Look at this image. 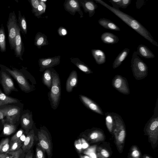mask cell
Wrapping results in <instances>:
<instances>
[{
  "label": "cell",
  "mask_w": 158,
  "mask_h": 158,
  "mask_svg": "<svg viewBox=\"0 0 158 158\" xmlns=\"http://www.w3.org/2000/svg\"><path fill=\"white\" fill-rule=\"evenodd\" d=\"M34 150L32 148L26 153L24 158H34Z\"/></svg>",
  "instance_id": "48"
},
{
  "label": "cell",
  "mask_w": 158,
  "mask_h": 158,
  "mask_svg": "<svg viewBox=\"0 0 158 158\" xmlns=\"http://www.w3.org/2000/svg\"><path fill=\"white\" fill-rule=\"evenodd\" d=\"M45 152L38 145L36 144L35 158H45Z\"/></svg>",
  "instance_id": "38"
},
{
  "label": "cell",
  "mask_w": 158,
  "mask_h": 158,
  "mask_svg": "<svg viewBox=\"0 0 158 158\" xmlns=\"http://www.w3.org/2000/svg\"><path fill=\"white\" fill-rule=\"evenodd\" d=\"M38 143L36 132L33 129L30 131L27 135L24 141L21 148L23 152L26 153L29 150L33 148L34 146Z\"/></svg>",
  "instance_id": "13"
},
{
  "label": "cell",
  "mask_w": 158,
  "mask_h": 158,
  "mask_svg": "<svg viewBox=\"0 0 158 158\" xmlns=\"http://www.w3.org/2000/svg\"><path fill=\"white\" fill-rule=\"evenodd\" d=\"M49 44L47 37L45 35L40 32H38L37 33L35 38L34 45L38 48L40 49L42 46L47 45Z\"/></svg>",
  "instance_id": "23"
},
{
  "label": "cell",
  "mask_w": 158,
  "mask_h": 158,
  "mask_svg": "<svg viewBox=\"0 0 158 158\" xmlns=\"http://www.w3.org/2000/svg\"><path fill=\"white\" fill-rule=\"evenodd\" d=\"M38 143L46 153L48 158H52L53 155V144L50 133L46 128L41 127L37 131Z\"/></svg>",
  "instance_id": "4"
},
{
  "label": "cell",
  "mask_w": 158,
  "mask_h": 158,
  "mask_svg": "<svg viewBox=\"0 0 158 158\" xmlns=\"http://www.w3.org/2000/svg\"><path fill=\"white\" fill-rule=\"evenodd\" d=\"M23 152V151L21 148L17 151L10 152L7 153L10 155V158H20Z\"/></svg>",
  "instance_id": "39"
},
{
  "label": "cell",
  "mask_w": 158,
  "mask_h": 158,
  "mask_svg": "<svg viewBox=\"0 0 158 158\" xmlns=\"http://www.w3.org/2000/svg\"><path fill=\"white\" fill-rule=\"evenodd\" d=\"M81 140L82 141L83 149H85L88 148L89 146V145L85 139L83 138H81Z\"/></svg>",
  "instance_id": "49"
},
{
  "label": "cell",
  "mask_w": 158,
  "mask_h": 158,
  "mask_svg": "<svg viewBox=\"0 0 158 158\" xmlns=\"http://www.w3.org/2000/svg\"><path fill=\"white\" fill-rule=\"evenodd\" d=\"M0 158H10L8 153H0Z\"/></svg>",
  "instance_id": "50"
},
{
  "label": "cell",
  "mask_w": 158,
  "mask_h": 158,
  "mask_svg": "<svg viewBox=\"0 0 158 158\" xmlns=\"http://www.w3.org/2000/svg\"><path fill=\"white\" fill-rule=\"evenodd\" d=\"M3 125V133L6 135H10L14 133L16 130V126L15 124H11L2 120Z\"/></svg>",
  "instance_id": "32"
},
{
  "label": "cell",
  "mask_w": 158,
  "mask_h": 158,
  "mask_svg": "<svg viewBox=\"0 0 158 158\" xmlns=\"http://www.w3.org/2000/svg\"><path fill=\"white\" fill-rule=\"evenodd\" d=\"M91 51L92 55L98 64H102L105 63L106 56L104 51L99 49H92Z\"/></svg>",
  "instance_id": "24"
},
{
  "label": "cell",
  "mask_w": 158,
  "mask_h": 158,
  "mask_svg": "<svg viewBox=\"0 0 158 158\" xmlns=\"http://www.w3.org/2000/svg\"><path fill=\"white\" fill-rule=\"evenodd\" d=\"M138 55L146 59H152L155 56L152 51L146 46L139 44L137 48L136 51Z\"/></svg>",
  "instance_id": "21"
},
{
  "label": "cell",
  "mask_w": 158,
  "mask_h": 158,
  "mask_svg": "<svg viewBox=\"0 0 158 158\" xmlns=\"http://www.w3.org/2000/svg\"><path fill=\"white\" fill-rule=\"evenodd\" d=\"M157 99L153 114L145 127V131L151 142L155 144L158 139V106Z\"/></svg>",
  "instance_id": "7"
},
{
  "label": "cell",
  "mask_w": 158,
  "mask_h": 158,
  "mask_svg": "<svg viewBox=\"0 0 158 158\" xmlns=\"http://www.w3.org/2000/svg\"><path fill=\"white\" fill-rule=\"evenodd\" d=\"M34 158H35V156H34Z\"/></svg>",
  "instance_id": "56"
},
{
  "label": "cell",
  "mask_w": 158,
  "mask_h": 158,
  "mask_svg": "<svg viewBox=\"0 0 158 158\" xmlns=\"http://www.w3.org/2000/svg\"><path fill=\"white\" fill-rule=\"evenodd\" d=\"M110 10L120 18L126 24L132 28L140 35L148 40L152 44L158 47V44L154 39L150 33L141 24L131 16L116 10L102 0H94Z\"/></svg>",
  "instance_id": "1"
},
{
  "label": "cell",
  "mask_w": 158,
  "mask_h": 158,
  "mask_svg": "<svg viewBox=\"0 0 158 158\" xmlns=\"http://www.w3.org/2000/svg\"><path fill=\"white\" fill-rule=\"evenodd\" d=\"M23 131L20 129L10 139V142L19 140L21 135L23 134Z\"/></svg>",
  "instance_id": "43"
},
{
  "label": "cell",
  "mask_w": 158,
  "mask_h": 158,
  "mask_svg": "<svg viewBox=\"0 0 158 158\" xmlns=\"http://www.w3.org/2000/svg\"><path fill=\"white\" fill-rule=\"evenodd\" d=\"M18 22L20 31L23 35H27V26L26 20L24 15H22L20 10L18 11Z\"/></svg>",
  "instance_id": "29"
},
{
  "label": "cell",
  "mask_w": 158,
  "mask_h": 158,
  "mask_svg": "<svg viewBox=\"0 0 158 158\" xmlns=\"http://www.w3.org/2000/svg\"><path fill=\"white\" fill-rule=\"evenodd\" d=\"M130 51L129 48H126L118 54L113 63L112 67L114 69H116L122 64V62L128 55Z\"/></svg>",
  "instance_id": "27"
},
{
  "label": "cell",
  "mask_w": 158,
  "mask_h": 158,
  "mask_svg": "<svg viewBox=\"0 0 158 158\" xmlns=\"http://www.w3.org/2000/svg\"><path fill=\"white\" fill-rule=\"evenodd\" d=\"M131 64L133 75L136 80H142L148 76V67L138 56L136 51H134L132 54Z\"/></svg>",
  "instance_id": "3"
},
{
  "label": "cell",
  "mask_w": 158,
  "mask_h": 158,
  "mask_svg": "<svg viewBox=\"0 0 158 158\" xmlns=\"http://www.w3.org/2000/svg\"><path fill=\"white\" fill-rule=\"evenodd\" d=\"M97 150V155L98 158H108L110 156L109 152L105 149L99 147Z\"/></svg>",
  "instance_id": "37"
},
{
  "label": "cell",
  "mask_w": 158,
  "mask_h": 158,
  "mask_svg": "<svg viewBox=\"0 0 158 158\" xmlns=\"http://www.w3.org/2000/svg\"><path fill=\"white\" fill-rule=\"evenodd\" d=\"M80 136L82 137L83 138L91 143L102 141L105 139L102 132L98 129L91 130L88 133L84 132L81 133Z\"/></svg>",
  "instance_id": "14"
},
{
  "label": "cell",
  "mask_w": 158,
  "mask_h": 158,
  "mask_svg": "<svg viewBox=\"0 0 158 158\" xmlns=\"http://www.w3.org/2000/svg\"><path fill=\"white\" fill-rule=\"evenodd\" d=\"M74 145L77 152L79 154H80L83 150L81 139L79 138L75 140Z\"/></svg>",
  "instance_id": "41"
},
{
  "label": "cell",
  "mask_w": 158,
  "mask_h": 158,
  "mask_svg": "<svg viewBox=\"0 0 158 158\" xmlns=\"http://www.w3.org/2000/svg\"><path fill=\"white\" fill-rule=\"evenodd\" d=\"M80 6L82 7L85 13H88L89 17H91L94 14L95 10L97 8V5L94 0H78Z\"/></svg>",
  "instance_id": "18"
},
{
  "label": "cell",
  "mask_w": 158,
  "mask_h": 158,
  "mask_svg": "<svg viewBox=\"0 0 158 158\" xmlns=\"http://www.w3.org/2000/svg\"><path fill=\"white\" fill-rule=\"evenodd\" d=\"M52 84L50 94L52 107L56 109L58 106L61 95V85L58 74L55 70L51 68Z\"/></svg>",
  "instance_id": "6"
},
{
  "label": "cell",
  "mask_w": 158,
  "mask_h": 158,
  "mask_svg": "<svg viewBox=\"0 0 158 158\" xmlns=\"http://www.w3.org/2000/svg\"><path fill=\"white\" fill-rule=\"evenodd\" d=\"M6 50V35L4 27L2 24L0 28V51L3 52Z\"/></svg>",
  "instance_id": "31"
},
{
  "label": "cell",
  "mask_w": 158,
  "mask_h": 158,
  "mask_svg": "<svg viewBox=\"0 0 158 158\" xmlns=\"http://www.w3.org/2000/svg\"><path fill=\"white\" fill-rule=\"evenodd\" d=\"M70 60L72 63L85 73L88 74L93 73V71L89 67L78 58L71 57Z\"/></svg>",
  "instance_id": "25"
},
{
  "label": "cell",
  "mask_w": 158,
  "mask_h": 158,
  "mask_svg": "<svg viewBox=\"0 0 158 158\" xmlns=\"http://www.w3.org/2000/svg\"><path fill=\"white\" fill-rule=\"evenodd\" d=\"M22 127L25 130V133L27 135L32 128L33 122L32 115L27 112L22 115L20 118Z\"/></svg>",
  "instance_id": "19"
},
{
  "label": "cell",
  "mask_w": 158,
  "mask_h": 158,
  "mask_svg": "<svg viewBox=\"0 0 158 158\" xmlns=\"http://www.w3.org/2000/svg\"><path fill=\"white\" fill-rule=\"evenodd\" d=\"M42 2H45L47 1V0H40Z\"/></svg>",
  "instance_id": "55"
},
{
  "label": "cell",
  "mask_w": 158,
  "mask_h": 158,
  "mask_svg": "<svg viewBox=\"0 0 158 158\" xmlns=\"http://www.w3.org/2000/svg\"><path fill=\"white\" fill-rule=\"evenodd\" d=\"M78 82L77 71L73 70L71 72L66 84V89L68 92H71L73 89L77 85Z\"/></svg>",
  "instance_id": "20"
},
{
  "label": "cell",
  "mask_w": 158,
  "mask_h": 158,
  "mask_svg": "<svg viewBox=\"0 0 158 158\" xmlns=\"http://www.w3.org/2000/svg\"><path fill=\"white\" fill-rule=\"evenodd\" d=\"M112 114L114 120L113 131L115 138L116 145L118 150L121 152L126 137L125 126L120 115L114 112H112Z\"/></svg>",
  "instance_id": "2"
},
{
  "label": "cell",
  "mask_w": 158,
  "mask_h": 158,
  "mask_svg": "<svg viewBox=\"0 0 158 158\" xmlns=\"http://www.w3.org/2000/svg\"><path fill=\"white\" fill-rule=\"evenodd\" d=\"M105 121L107 128L110 132L113 131L114 120L112 112H106L105 113Z\"/></svg>",
  "instance_id": "33"
},
{
  "label": "cell",
  "mask_w": 158,
  "mask_h": 158,
  "mask_svg": "<svg viewBox=\"0 0 158 158\" xmlns=\"http://www.w3.org/2000/svg\"><path fill=\"white\" fill-rule=\"evenodd\" d=\"M4 117V116L3 114L1 111H0V119H2Z\"/></svg>",
  "instance_id": "52"
},
{
  "label": "cell",
  "mask_w": 158,
  "mask_h": 158,
  "mask_svg": "<svg viewBox=\"0 0 158 158\" xmlns=\"http://www.w3.org/2000/svg\"><path fill=\"white\" fill-rule=\"evenodd\" d=\"M9 138L2 139L0 142V153H7L10 147Z\"/></svg>",
  "instance_id": "34"
},
{
  "label": "cell",
  "mask_w": 158,
  "mask_h": 158,
  "mask_svg": "<svg viewBox=\"0 0 158 158\" xmlns=\"http://www.w3.org/2000/svg\"><path fill=\"white\" fill-rule=\"evenodd\" d=\"M45 11L44 10L42 5L39 4L37 10L34 14V15L35 17L39 19L40 18L41 15L45 13Z\"/></svg>",
  "instance_id": "44"
},
{
  "label": "cell",
  "mask_w": 158,
  "mask_h": 158,
  "mask_svg": "<svg viewBox=\"0 0 158 158\" xmlns=\"http://www.w3.org/2000/svg\"><path fill=\"white\" fill-rule=\"evenodd\" d=\"M25 154H26V153H24L23 152V153H22V154L20 158H24Z\"/></svg>",
  "instance_id": "53"
},
{
  "label": "cell",
  "mask_w": 158,
  "mask_h": 158,
  "mask_svg": "<svg viewBox=\"0 0 158 158\" xmlns=\"http://www.w3.org/2000/svg\"><path fill=\"white\" fill-rule=\"evenodd\" d=\"M23 143L22 142L20 139L18 140L10 142L9 152L15 151L18 150L21 148Z\"/></svg>",
  "instance_id": "36"
},
{
  "label": "cell",
  "mask_w": 158,
  "mask_h": 158,
  "mask_svg": "<svg viewBox=\"0 0 158 158\" xmlns=\"http://www.w3.org/2000/svg\"><path fill=\"white\" fill-rule=\"evenodd\" d=\"M28 1L31 7L32 13L34 14L36 12L39 5V0H30Z\"/></svg>",
  "instance_id": "42"
},
{
  "label": "cell",
  "mask_w": 158,
  "mask_h": 158,
  "mask_svg": "<svg viewBox=\"0 0 158 158\" xmlns=\"http://www.w3.org/2000/svg\"><path fill=\"white\" fill-rule=\"evenodd\" d=\"M0 67L1 69L8 73L16 80L22 91L28 93L33 90V88L25 75L20 70L14 68H12L11 69L0 64Z\"/></svg>",
  "instance_id": "5"
},
{
  "label": "cell",
  "mask_w": 158,
  "mask_h": 158,
  "mask_svg": "<svg viewBox=\"0 0 158 158\" xmlns=\"http://www.w3.org/2000/svg\"><path fill=\"white\" fill-rule=\"evenodd\" d=\"M131 0H121L120 3V8L125 9L131 3Z\"/></svg>",
  "instance_id": "45"
},
{
  "label": "cell",
  "mask_w": 158,
  "mask_h": 158,
  "mask_svg": "<svg viewBox=\"0 0 158 158\" xmlns=\"http://www.w3.org/2000/svg\"><path fill=\"white\" fill-rule=\"evenodd\" d=\"M60 56H58L52 57L40 58L38 60L40 71L43 72L47 69L52 68L59 65L60 62Z\"/></svg>",
  "instance_id": "12"
},
{
  "label": "cell",
  "mask_w": 158,
  "mask_h": 158,
  "mask_svg": "<svg viewBox=\"0 0 158 158\" xmlns=\"http://www.w3.org/2000/svg\"><path fill=\"white\" fill-rule=\"evenodd\" d=\"M79 158H90V157L86 155H82L79 154Z\"/></svg>",
  "instance_id": "51"
},
{
  "label": "cell",
  "mask_w": 158,
  "mask_h": 158,
  "mask_svg": "<svg viewBox=\"0 0 158 158\" xmlns=\"http://www.w3.org/2000/svg\"><path fill=\"white\" fill-rule=\"evenodd\" d=\"M121 0H110L109 2L112 5V7L116 10H119L120 3Z\"/></svg>",
  "instance_id": "46"
},
{
  "label": "cell",
  "mask_w": 158,
  "mask_h": 158,
  "mask_svg": "<svg viewBox=\"0 0 158 158\" xmlns=\"http://www.w3.org/2000/svg\"><path fill=\"white\" fill-rule=\"evenodd\" d=\"M96 145L88 147L84 150L83 154L88 156L90 158H97L96 153Z\"/></svg>",
  "instance_id": "35"
},
{
  "label": "cell",
  "mask_w": 158,
  "mask_h": 158,
  "mask_svg": "<svg viewBox=\"0 0 158 158\" xmlns=\"http://www.w3.org/2000/svg\"><path fill=\"white\" fill-rule=\"evenodd\" d=\"M18 25V20L15 12L13 11L10 13L6 24L8 40L11 50H14L15 39Z\"/></svg>",
  "instance_id": "8"
},
{
  "label": "cell",
  "mask_w": 158,
  "mask_h": 158,
  "mask_svg": "<svg viewBox=\"0 0 158 158\" xmlns=\"http://www.w3.org/2000/svg\"><path fill=\"white\" fill-rule=\"evenodd\" d=\"M63 6L65 10L71 15H74L77 12L79 14L81 18L84 17L78 0H65Z\"/></svg>",
  "instance_id": "15"
},
{
  "label": "cell",
  "mask_w": 158,
  "mask_h": 158,
  "mask_svg": "<svg viewBox=\"0 0 158 158\" xmlns=\"http://www.w3.org/2000/svg\"><path fill=\"white\" fill-rule=\"evenodd\" d=\"M24 49L23 42L21 36L20 29L18 25L15 41L14 50L15 56L23 60L22 56L24 52Z\"/></svg>",
  "instance_id": "16"
},
{
  "label": "cell",
  "mask_w": 158,
  "mask_h": 158,
  "mask_svg": "<svg viewBox=\"0 0 158 158\" xmlns=\"http://www.w3.org/2000/svg\"><path fill=\"white\" fill-rule=\"evenodd\" d=\"M58 34L60 36H64L67 34V31L66 29L63 27H60L57 30Z\"/></svg>",
  "instance_id": "47"
},
{
  "label": "cell",
  "mask_w": 158,
  "mask_h": 158,
  "mask_svg": "<svg viewBox=\"0 0 158 158\" xmlns=\"http://www.w3.org/2000/svg\"><path fill=\"white\" fill-rule=\"evenodd\" d=\"M140 153L135 146L132 147L130 154V158H139Z\"/></svg>",
  "instance_id": "40"
},
{
  "label": "cell",
  "mask_w": 158,
  "mask_h": 158,
  "mask_svg": "<svg viewBox=\"0 0 158 158\" xmlns=\"http://www.w3.org/2000/svg\"><path fill=\"white\" fill-rule=\"evenodd\" d=\"M0 83L4 93L6 95L9 94L12 91H18L12 78L6 72L1 69L0 71Z\"/></svg>",
  "instance_id": "10"
},
{
  "label": "cell",
  "mask_w": 158,
  "mask_h": 158,
  "mask_svg": "<svg viewBox=\"0 0 158 158\" xmlns=\"http://www.w3.org/2000/svg\"><path fill=\"white\" fill-rule=\"evenodd\" d=\"M101 39L102 42L108 44H113L117 43L118 37L114 34L110 32H105L101 35Z\"/></svg>",
  "instance_id": "22"
},
{
  "label": "cell",
  "mask_w": 158,
  "mask_h": 158,
  "mask_svg": "<svg viewBox=\"0 0 158 158\" xmlns=\"http://www.w3.org/2000/svg\"><path fill=\"white\" fill-rule=\"evenodd\" d=\"M99 24L105 28L115 31H120V28L114 22L108 19L102 18L98 20Z\"/></svg>",
  "instance_id": "26"
},
{
  "label": "cell",
  "mask_w": 158,
  "mask_h": 158,
  "mask_svg": "<svg viewBox=\"0 0 158 158\" xmlns=\"http://www.w3.org/2000/svg\"><path fill=\"white\" fill-rule=\"evenodd\" d=\"M52 77L51 68L47 69L44 71L42 76L43 83L49 89H51L52 84Z\"/></svg>",
  "instance_id": "30"
},
{
  "label": "cell",
  "mask_w": 158,
  "mask_h": 158,
  "mask_svg": "<svg viewBox=\"0 0 158 158\" xmlns=\"http://www.w3.org/2000/svg\"><path fill=\"white\" fill-rule=\"evenodd\" d=\"M79 97L82 103L89 109L99 114H104L102 110L96 102L83 95H80Z\"/></svg>",
  "instance_id": "17"
},
{
  "label": "cell",
  "mask_w": 158,
  "mask_h": 158,
  "mask_svg": "<svg viewBox=\"0 0 158 158\" xmlns=\"http://www.w3.org/2000/svg\"><path fill=\"white\" fill-rule=\"evenodd\" d=\"M19 102V101L18 99L6 94L0 88V107L8 104L16 103Z\"/></svg>",
  "instance_id": "28"
},
{
  "label": "cell",
  "mask_w": 158,
  "mask_h": 158,
  "mask_svg": "<svg viewBox=\"0 0 158 158\" xmlns=\"http://www.w3.org/2000/svg\"><path fill=\"white\" fill-rule=\"evenodd\" d=\"M113 87L120 93L125 95L130 93L128 84L126 78L120 75H116L112 80Z\"/></svg>",
  "instance_id": "11"
},
{
  "label": "cell",
  "mask_w": 158,
  "mask_h": 158,
  "mask_svg": "<svg viewBox=\"0 0 158 158\" xmlns=\"http://www.w3.org/2000/svg\"><path fill=\"white\" fill-rule=\"evenodd\" d=\"M1 111L3 114L6 119H2L4 122L14 124L18 121L20 116V109L15 106H8L1 108Z\"/></svg>",
  "instance_id": "9"
},
{
  "label": "cell",
  "mask_w": 158,
  "mask_h": 158,
  "mask_svg": "<svg viewBox=\"0 0 158 158\" xmlns=\"http://www.w3.org/2000/svg\"><path fill=\"white\" fill-rule=\"evenodd\" d=\"M143 158H151L148 156L146 155V156H144Z\"/></svg>",
  "instance_id": "54"
}]
</instances>
